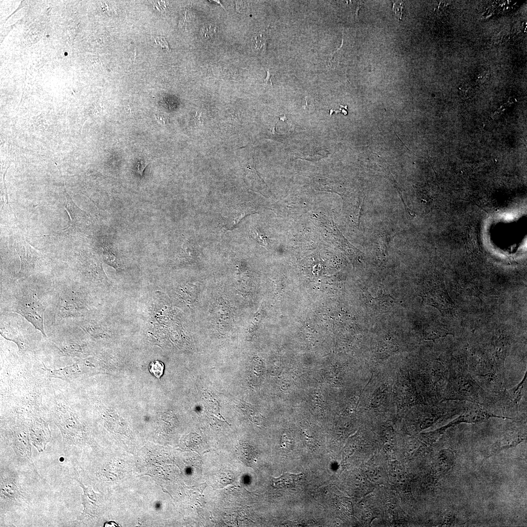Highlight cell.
Here are the masks:
<instances>
[{"mask_svg":"<svg viewBox=\"0 0 527 527\" xmlns=\"http://www.w3.org/2000/svg\"><path fill=\"white\" fill-rule=\"evenodd\" d=\"M39 360L0 345V419L30 422L41 416L43 398L51 378Z\"/></svg>","mask_w":527,"mask_h":527,"instance_id":"6da1fadb","label":"cell"},{"mask_svg":"<svg viewBox=\"0 0 527 527\" xmlns=\"http://www.w3.org/2000/svg\"><path fill=\"white\" fill-rule=\"evenodd\" d=\"M54 277L55 275H48L25 279L11 276L2 278L0 312L19 314L47 338L44 315L50 304Z\"/></svg>","mask_w":527,"mask_h":527,"instance_id":"7a4b0ae2","label":"cell"},{"mask_svg":"<svg viewBox=\"0 0 527 527\" xmlns=\"http://www.w3.org/2000/svg\"><path fill=\"white\" fill-rule=\"evenodd\" d=\"M53 384L50 380L42 401L41 416L59 429L65 453L83 442L85 431L77 403V389Z\"/></svg>","mask_w":527,"mask_h":527,"instance_id":"3957f363","label":"cell"},{"mask_svg":"<svg viewBox=\"0 0 527 527\" xmlns=\"http://www.w3.org/2000/svg\"><path fill=\"white\" fill-rule=\"evenodd\" d=\"M88 305L86 285L71 276L54 277L48 322L53 326L65 322L76 323L86 316Z\"/></svg>","mask_w":527,"mask_h":527,"instance_id":"277c9868","label":"cell"},{"mask_svg":"<svg viewBox=\"0 0 527 527\" xmlns=\"http://www.w3.org/2000/svg\"><path fill=\"white\" fill-rule=\"evenodd\" d=\"M0 320L1 336L17 345L18 353L25 357L39 358L44 348V337L40 336L39 330L15 313L0 312Z\"/></svg>","mask_w":527,"mask_h":527,"instance_id":"5b68a950","label":"cell"},{"mask_svg":"<svg viewBox=\"0 0 527 527\" xmlns=\"http://www.w3.org/2000/svg\"><path fill=\"white\" fill-rule=\"evenodd\" d=\"M444 400L467 401L481 405L491 404L493 398L471 376L468 368L461 362H452L444 393Z\"/></svg>","mask_w":527,"mask_h":527,"instance_id":"8992f818","label":"cell"},{"mask_svg":"<svg viewBox=\"0 0 527 527\" xmlns=\"http://www.w3.org/2000/svg\"><path fill=\"white\" fill-rule=\"evenodd\" d=\"M52 327L51 332L44 338V348H48L56 358L83 357L86 345L83 337V329L72 322H65Z\"/></svg>","mask_w":527,"mask_h":527,"instance_id":"52a82bcc","label":"cell"},{"mask_svg":"<svg viewBox=\"0 0 527 527\" xmlns=\"http://www.w3.org/2000/svg\"><path fill=\"white\" fill-rule=\"evenodd\" d=\"M15 249L20 259V267L11 277L25 279L54 275L51 268L54 259L50 255L39 251L23 240L16 243Z\"/></svg>","mask_w":527,"mask_h":527,"instance_id":"ba28073f","label":"cell"},{"mask_svg":"<svg viewBox=\"0 0 527 527\" xmlns=\"http://www.w3.org/2000/svg\"><path fill=\"white\" fill-rule=\"evenodd\" d=\"M29 423L14 419H0L1 440L9 446L21 462L32 461Z\"/></svg>","mask_w":527,"mask_h":527,"instance_id":"9c48e42d","label":"cell"},{"mask_svg":"<svg viewBox=\"0 0 527 527\" xmlns=\"http://www.w3.org/2000/svg\"><path fill=\"white\" fill-rule=\"evenodd\" d=\"M73 278L87 285L88 282L105 283L104 274L97 260L82 249H74L68 258Z\"/></svg>","mask_w":527,"mask_h":527,"instance_id":"30bf717a","label":"cell"},{"mask_svg":"<svg viewBox=\"0 0 527 527\" xmlns=\"http://www.w3.org/2000/svg\"><path fill=\"white\" fill-rule=\"evenodd\" d=\"M0 501L7 505L21 506L27 502L28 494L21 486L18 474L10 470L1 467Z\"/></svg>","mask_w":527,"mask_h":527,"instance_id":"8fae6325","label":"cell"},{"mask_svg":"<svg viewBox=\"0 0 527 527\" xmlns=\"http://www.w3.org/2000/svg\"><path fill=\"white\" fill-rule=\"evenodd\" d=\"M29 430L31 444L39 452L43 451L52 437L47 421L41 415L33 418L29 423Z\"/></svg>","mask_w":527,"mask_h":527,"instance_id":"7c38bea8","label":"cell"},{"mask_svg":"<svg viewBox=\"0 0 527 527\" xmlns=\"http://www.w3.org/2000/svg\"><path fill=\"white\" fill-rule=\"evenodd\" d=\"M527 376L516 386L508 390L502 391L493 403H499V405L507 412H514L518 410L520 401L526 393Z\"/></svg>","mask_w":527,"mask_h":527,"instance_id":"4fadbf2b","label":"cell"},{"mask_svg":"<svg viewBox=\"0 0 527 527\" xmlns=\"http://www.w3.org/2000/svg\"><path fill=\"white\" fill-rule=\"evenodd\" d=\"M74 479L78 482L83 490L81 499L83 508L81 514L76 520L84 522L86 519L95 517L97 515L99 507L98 496L91 487L84 486L79 476L76 475Z\"/></svg>","mask_w":527,"mask_h":527,"instance_id":"5bb4252c","label":"cell"},{"mask_svg":"<svg viewBox=\"0 0 527 527\" xmlns=\"http://www.w3.org/2000/svg\"><path fill=\"white\" fill-rule=\"evenodd\" d=\"M42 368L50 378L61 380L68 384H74L82 373L80 361H76L71 365L57 369L47 367L42 362Z\"/></svg>","mask_w":527,"mask_h":527,"instance_id":"9a60e30c","label":"cell"},{"mask_svg":"<svg viewBox=\"0 0 527 527\" xmlns=\"http://www.w3.org/2000/svg\"><path fill=\"white\" fill-rule=\"evenodd\" d=\"M490 417L507 418L506 417L493 415L485 410L479 404H470L466 407L464 413L459 416L457 421L458 423H475L485 421Z\"/></svg>","mask_w":527,"mask_h":527,"instance_id":"2e32d148","label":"cell"},{"mask_svg":"<svg viewBox=\"0 0 527 527\" xmlns=\"http://www.w3.org/2000/svg\"><path fill=\"white\" fill-rule=\"evenodd\" d=\"M65 192L66 202L65 208L70 217L71 223L69 226L63 229L69 232L77 231L84 223L86 215L74 203L71 197Z\"/></svg>","mask_w":527,"mask_h":527,"instance_id":"e0dca14e","label":"cell"},{"mask_svg":"<svg viewBox=\"0 0 527 527\" xmlns=\"http://www.w3.org/2000/svg\"><path fill=\"white\" fill-rule=\"evenodd\" d=\"M405 384L404 391L405 392L401 391V406H411L421 403L422 399L409 379L408 384Z\"/></svg>","mask_w":527,"mask_h":527,"instance_id":"ac0fdd59","label":"cell"},{"mask_svg":"<svg viewBox=\"0 0 527 527\" xmlns=\"http://www.w3.org/2000/svg\"><path fill=\"white\" fill-rule=\"evenodd\" d=\"M302 474L285 473L278 478H272V483L274 487L278 488H292L300 482Z\"/></svg>","mask_w":527,"mask_h":527,"instance_id":"d6986e66","label":"cell"},{"mask_svg":"<svg viewBox=\"0 0 527 527\" xmlns=\"http://www.w3.org/2000/svg\"><path fill=\"white\" fill-rule=\"evenodd\" d=\"M525 438V435L522 433H519L513 436L506 437L492 446L490 454H492L502 449L514 446L522 442Z\"/></svg>","mask_w":527,"mask_h":527,"instance_id":"ffe728a7","label":"cell"},{"mask_svg":"<svg viewBox=\"0 0 527 527\" xmlns=\"http://www.w3.org/2000/svg\"><path fill=\"white\" fill-rule=\"evenodd\" d=\"M268 39V32L266 30L260 31L253 38V44L256 49L260 50L266 45Z\"/></svg>","mask_w":527,"mask_h":527,"instance_id":"44dd1931","label":"cell"},{"mask_svg":"<svg viewBox=\"0 0 527 527\" xmlns=\"http://www.w3.org/2000/svg\"><path fill=\"white\" fill-rule=\"evenodd\" d=\"M164 365L160 361H153L149 365V370L155 377L160 379L163 373Z\"/></svg>","mask_w":527,"mask_h":527,"instance_id":"7402d4cb","label":"cell"},{"mask_svg":"<svg viewBox=\"0 0 527 527\" xmlns=\"http://www.w3.org/2000/svg\"><path fill=\"white\" fill-rule=\"evenodd\" d=\"M403 4L404 3L402 2L398 3V5H397L396 3L395 2L393 5V11L394 12L396 15L399 18V20H401L403 17L404 10L403 8L404 7Z\"/></svg>","mask_w":527,"mask_h":527,"instance_id":"603a6c76","label":"cell"},{"mask_svg":"<svg viewBox=\"0 0 527 527\" xmlns=\"http://www.w3.org/2000/svg\"><path fill=\"white\" fill-rule=\"evenodd\" d=\"M151 162V161L148 160H142L139 161L137 164V169L138 173L141 175H142L143 172L146 166Z\"/></svg>","mask_w":527,"mask_h":527,"instance_id":"cb8c5ba5","label":"cell"},{"mask_svg":"<svg viewBox=\"0 0 527 527\" xmlns=\"http://www.w3.org/2000/svg\"><path fill=\"white\" fill-rule=\"evenodd\" d=\"M273 78L274 74L271 73L269 69L267 70V75L264 81V83L266 84H270L271 85H272V79H273Z\"/></svg>","mask_w":527,"mask_h":527,"instance_id":"d4e9b609","label":"cell"},{"mask_svg":"<svg viewBox=\"0 0 527 527\" xmlns=\"http://www.w3.org/2000/svg\"><path fill=\"white\" fill-rule=\"evenodd\" d=\"M235 4H236L235 8H236V11L239 12V13H241L242 12V9H243V1H235Z\"/></svg>","mask_w":527,"mask_h":527,"instance_id":"484cf974","label":"cell"}]
</instances>
